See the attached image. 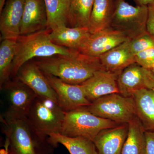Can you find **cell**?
Returning a JSON list of instances; mask_svg holds the SVG:
<instances>
[{
  "mask_svg": "<svg viewBox=\"0 0 154 154\" xmlns=\"http://www.w3.org/2000/svg\"><path fill=\"white\" fill-rule=\"evenodd\" d=\"M34 62L45 75L57 77L72 85H81L95 72L104 69L99 57L86 55L78 50L71 55L40 58Z\"/></svg>",
  "mask_w": 154,
  "mask_h": 154,
  "instance_id": "obj_1",
  "label": "cell"
},
{
  "mask_svg": "<svg viewBox=\"0 0 154 154\" xmlns=\"http://www.w3.org/2000/svg\"><path fill=\"white\" fill-rule=\"evenodd\" d=\"M3 131L9 137L10 148L16 154H51L54 146L48 137L39 132L27 117L6 119L1 116Z\"/></svg>",
  "mask_w": 154,
  "mask_h": 154,
  "instance_id": "obj_2",
  "label": "cell"
},
{
  "mask_svg": "<svg viewBox=\"0 0 154 154\" xmlns=\"http://www.w3.org/2000/svg\"><path fill=\"white\" fill-rule=\"evenodd\" d=\"M51 31L46 29L28 35H20L18 37V49L13 61L11 76L16 77L21 68L33 58L69 55L76 52L77 50L53 43L50 37Z\"/></svg>",
  "mask_w": 154,
  "mask_h": 154,
  "instance_id": "obj_3",
  "label": "cell"
},
{
  "mask_svg": "<svg viewBox=\"0 0 154 154\" xmlns=\"http://www.w3.org/2000/svg\"><path fill=\"white\" fill-rule=\"evenodd\" d=\"M120 125L94 115L87 107L65 112L60 134L70 137H83L92 141L103 130Z\"/></svg>",
  "mask_w": 154,
  "mask_h": 154,
  "instance_id": "obj_4",
  "label": "cell"
},
{
  "mask_svg": "<svg viewBox=\"0 0 154 154\" xmlns=\"http://www.w3.org/2000/svg\"><path fill=\"white\" fill-rule=\"evenodd\" d=\"M147 17V6H134L125 0H115L110 27L133 39L146 32Z\"/></svg>",
  "mask_w": 154,
  "mask_h": 154,
  "instance_id": "obj_5",
  "label": "cell"
},
{
  "mask_svg": "<svg viewBox=\"0 0 154 154\" xmlns=\"http://www.w3.org/2000/svg\"><path fill=\"white\" fill-rule=\"evenodd\" d=\"M65 112L51 99L37 96L31 105L27 117L39 132L46 136L60 133Z\"/></svg>",
  "mask_w": 154,
  "mask_h": 154,
  "instance_id": "obj_6",
  "label": "cell"
},
{
  "mask_svg": "<svg viewBox=\"0 0 154 154\" xmlns=\"http://www.w3.org/2000/svg\"><path fill=\"white\" fill-rule=\"evenodd\" d=\"M87 107L94 115L120 125L128 124L136 117L133 98L119 93L99 98Z\"/></svg>",
  "mask_w": 154,
  "mask_h": 154,
  "instance_id": "obj_7",
  "label": "cell"
},
{
  "mask_svg": "<svg viewBox=\"0 0 154 154\" xmlns=\"http://www.w3.org/2000/svg\"><path fill=\"white\" fill-rule=\"evenodd\" d=\"M1 89L7 92L8 107L4 115L6 119L27 117L31 105L37 95L28 86L15 79L6 83Z\"/></svg>",
  "mask_w": 154,
  "mask_h": 154,
  "instance_id": "obj_8",
  "label": "cell"
},
{
  "mask_svg": "<svg viewBox=\"0 0 154 154\" xmlns=\"http://www.w3.org/2000/svg\"><path fill=\"white\" fill-rule=\"evenodd\" d=\"M45 76L55 92L59 105L65 112L87 107L91 104L81 85H72L57 77Z\"/></svg>",
  "mask_w": 154,
  "mask_h": 154,
  "instance_id": "obj_9",
  "label": "cell"
},
{
  "mask_svg": "<svg viewBox=\"0 0 154 154\" xmlns=\"http://www.w3.org/2000/svg\"><path fill=\"white\" fill-rule=\"evenodd\" d=\"M152 82L153 72L137 63L123 69L117 79L119 94L128 97H132L135 92L141 89H150Z\"/></svg>",
  "mask_w": 154,
  "mask_h": 154,
  "instance_id": "obj_10",
  "label": "cell"
},
{
  "mask_svg": "<svg viewBox=\"0 0 154 154\" xmlns=\"http://www.w3.org/2000/svg\"><path fill=\"white\" fill-rule=\"evenodd\" d=\"M129 39L123 33L110 27L91 34L78 51L86 55L99 57Z\"/></svg>",
  "mask_w": 154,
  "mask_h": 154,
  "instance_id": "obj_11",
  "label": "cell"
},
{
  "mask_svg": "<svg viewBox=\"0 0 154 154\" xmlns=\"http://www.w3.org/2000/svg\"><path fill=\"white\" fill-rule=\"evenodd\" d=\"M118 74L103 69L95 72L81 84L87 99L91 102L109 94H119Z\"/></svg>",
  "mask_w": 154,
  "mask_h": 154,
  "instance_id": "obj_12",
  "label": "cell"
},
{
  "mask_svg": "<svg viewBox=\"0 0 154 154\" xmlns=\"http://www.w3.org/2000/svg\"><path fill=\"white\" fill-rule=\"evenodd\" d=\"M16 77V79L30 88L37 96L51 99L58 103L55 92L46 76L35 62H27L24 64Z\"/></svg>",
  "mask_w": 154,
  "mask_h": 154,
  "instance_id": "obj_13",
  "label": "cell"
},
{
  "mask_svg": "<svg viewBox=\"0 0 154 154\" xmlns=\"http://www.w3.org/2000/svg\"><path fill=\"white\" fill-rule=\"evenodd\" d=\"M25 0H7L0 12V31L2 40H17L21 35V22Z\"/></svg>",
  "mask_w": 154,
  "mask_h": 154,
  "instance_id": "obj_14",
  "label": "cell"
},
{
  "mask_svg": "<svg viewBox=\"0 0 154 154\" xmlns=\"http://www.w3.org/2000/svg\"><path fill=\"white\" fill-rule=\"evenodd\" d=\"M47 22L44 0H25L21 35H28L47 29Z\"/></svg>",
  "mask_w": 154,
  "mask_h": 154,
  "instance_id": "obj_15",
  "label": "cell"
},
{
  "mask_svg": "<svg viewBox=\"0 0 154 154\" xmlns=\"http://www.w3.org/2000/svg\"><path fill=\"white\" fill-rule=\"evenodd\" d=\"M128 132V124L102 130L93 141L98 154H121Z\"/></svg>",
  "mask_w": 154,
  "mask_h": 154,
  "instance_id": "obj_16",
  "label": "cell"
},
{
  "mask_svg": "<svg viewBox=\"0 0 154 154\" xmlns=\"http://www.w3.org/2000/svg\"><path fill=\"white\" fill-rule=\"evenodd\" d=\"M99 57L105 70L118 75L127 67L136 63L135 56L131 49L130 39Z\"/></svg>",
  "mask_w": 154,
  "mask_h": 154,
  "instance_id": "obj_17",
  "label": "cell"
},
{
  "mask_svg": "<svg viewBox=\"0 0 154 154\" xmlns=\"http://www.w3.org/2000/svg\"><path fill=\"white\" fill-rule=\"evenodd\" d=\"M91 34L88 28L63 26L51 30L50 37L54 44L78 50Z\"/></svg>",
  "mask_w": 154,
  "mask_h": 154,
  "instance_id": "obj_18",
  "label": "cell"
},
{
  "mask_svg": "<svg viewBox=\"0 0 154 154\" xmlns=\"http://www.w3.org/2000/svg\"><path fill=\"white\" fill-rule=\"evenodd\" d=\"M134 100L136 116L146 131H154V93L143 88L135 92Z\"/></svg>",
  "mask_w": 154,
  "mask_h": 154,
  "instance_id": "obj_19",
  "label": "cell"
},
{
  "mask_svg": "<svg viewBox=\"0 0 154 154\" xmlns=\"http://www.w3.org/2000/svg\"><path fill=\"white\" fill-rule=\"evenodd\" d=\"M115 0H95L88 28L91 34L110 28L115 9Z\"/></svg>",
  "mask_w": 154,
  "mask_h": 154,
  "instance_id": "obj_20",
  "label": "cell"
},
{
  "mask_svg": "<svg viewBox=\"0 0 154 154\" xmlns=\"http://www.w3.org/2000/svg\"><path fill=\"white\" fill-rule=\"evenodd\" d=\"M48 141L55 147L59 143L64 146L70 154H98L93 141L83 137H70L60 133L48 135Z\"/></svg>",
  "mask_w": 154,
  "mask_h": 154,
  "instance_id": "obj_21",
  "label": "cell"
},
{
  "mask_svg": "<svg viewBox=\"0 0 154 154\" xmlns=\"http://www.w3.org/2000/svg\"><path fill=\"white\" fill-rule=\"evenodd\" d=\"M47 12V29L52 30L70 25L71 0H44Z\"/></svg>",
  "mask_w": 154,
  "mask_h": 154,
  "instance_id": "obj_22",
  "label": "cell"
},
{
  "mask_svg": "<svg viewBox=\"0 0 154 154\" xmlns=\"http://www.w3.org/2000/svg\"><path fill=\"white\" fill-rule=\"evenodd\" d=\"M145 131L137 116L129 122L121 154H146Z\"/></svg>",
  "mask_w": 154,
  "mask_h": 154,
  "instance_id": "obj_23",
  "label": "cell"
},
{
  "mask_svg": "<svg viewBox=\"0 0 154 154\" xmlns=\"http://www.w3.org/2000/svg\"><path fill=\"white\" fill-rule=\"evenodd\" d=\"M18 49L17 40L5 39L0 45V87L10 81L12 65Z\"/></svg>",
  "mask_w": 154,
  "mask_h": 154,
  "instance_id": "obj_24",
  "label": "cell"
},
{
  "mask_svg": "<svg viewBox=\"0 0 154 154\" xmlns=\"http://www.w3.org/2000/svg\"><path fill=\"white\" fill-rule=\"evenodd\" d=\"M95 0H71L70 27L88 28Z\"/></svg>",
  "mask_w": 154,
  "mask_h": 154,
  "instance_id": "obj_25",
  "label": "cell"
},
{
  "mask_svg": "<svg viewBox=\"0 0 154 154\" xmlns=\"http://www.w3.org/2000/svg\"><path fill=\"white\" fill-rule=\"evenodd\" d=\"M130 45L135 55L146 50L154 48V36L146 31L136 38L130 39Z\"/></svg>",
  "mask_w": 154,
  "mask_h": 154,
  "instance_id": "obj_26",
  "label": "cell"
},
{
  "mask_svg": "<svg viewBox=\"0 0 154 154\" xmlns=\"http://www.w3.org/2000/svg\"><path fill=\"white\" fill-rule=\"evenodd\" d=\"M135 56L136 63L147 69L154 71V48L146 50Z\"/></svg>",
  "mask_w": 154,
  "mask_h": 154,
  "instance_id": "obj_27",
  "label": "cell"
},
{
  "mask_svg": "<svg viewBox=\"0 0 154 154\" xmlns=\"http://www.w3.org/2000/svg\"><path fill=\"white\" fill-rule=\"evenodd\" d=\"M147 31L154 36V2L148 5Z\"/></svg>",
  "mask_w": 154,
  "mask_h": 154,
  "instance_id": "obj_28",
  "label": "cell"
},
{
  "mask_svg": "<svg viewBox=\"0 0 154 154\" xmlns=\"http://www.w3.org/2000/svg\"><path fill=\"white\" fill-rule=\"evenodd\" d=\"M146 154H154V131H146Z\"/></svg>",
  "mask_w": 154,
  "mask_h": 154,
  "instance_id": "obj_29",
  "label": "cell"
},
{
  "mask_svg": "<svg viewBox=\"0 0 154 154\" xmlns=\"http://www.w3.org/2000/svg\"><path fill=\"white\" fill-rule=\"evenodd\" d=\"M10 142L9 137L6 136L5 141V148L1 149L0 154H8L9 150L10 149Z\"/></svg>",
  "mask_w": 154,
  "mask_h": 154,
  "instance_id": "obj_30",
  "label": "cell"
},
{
  "mask_svg": "<svg viewBox=\"0 0 154 154\" xmlns=\"http://www.w3.org/2000/svg\"><path fill=\"white\" fill-rule=\"evenodd\" d=\"M137 5L148 6L154 2V0H134Z\"/></svg>",
  "mask_w": 154,
  "mask_h": 154,
  "instance_id": "obj_31",
  "label": "cell"
},
{
  "mask_svg": "<svg viewBox=\"0 0 154 154\" xmlns=\"http://www.w3.org/2000/svg\"><path fill=\"white\" fill-rule=\"evenodd\" d=\"M7 0H0V12L2 11Z\"/></svg>",
  "mask_w": 154,
  "mask_h": 154,
  "instance_id": "obj_32",
  "label": "cell"
},
{
  "mask_svg": "<svg viewBox=\"0 0 154 154\" xmlns=\"http://www.w3.org/2000/svg\"><path fill=\"white\" fill-rule=\"evenodd\" d=\"M153 72V82L151 88L150 89H151L152 91H153L154 93V71Z\"/></svg>",
  "mask_w": 154,
  "mask_h": 154,
  "instance_id": "obj_33",
  "label": "cell"
},
{
  "mask_svg": "<svg viewBox=\"0 0 154 154\" xmlns=\"http://www.w3.org/2000/svg\"><path fill=\"white\" fill-rule=\"evenodd\" d=\"M8 154H16V153L12 149L10 148L9 149V152H8Z\"/></svg>",
  "mask_w": 154,
  "mask_h": 154,
  "instance_id": "obj_34",
  "label": "cell"
}]
</instances>
